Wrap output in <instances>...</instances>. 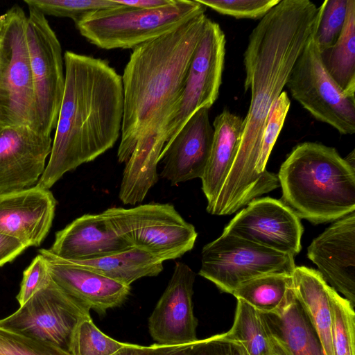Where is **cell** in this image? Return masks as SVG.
Returning a JSON list of instances; mask_svg holds the SVG:
<instances>
[{
	"instance_id": "obj_1",
	"label": "cell",
	"mask_w": 355,
	"mask_h": 355,
	"mask_svg": "<svg viewBox=\"0 0 355 355\" xmlns=\"http://www.w3.org/2000/svg\"><path fill=\"white\" fill-rule=\"evenodd\" d=\"M320 7L309 0H280L252 31L243 54L245 92L251 101L238 151L210 211L230 215L279 185L277 175L255 166L269 112L284 91L293 67L314 33Z\"/></svg>"
},
{
	"instance_id": "obj_2",
	"label": "cell",
	"mask_w": 355,
	"mask_h": 355,
	"mask_svg": "<svg viewBox=\"0 0 355 355\" xmlns=\"http://www.w3.org/2000/svg\"><path fill=\"white\" fill-rule=\"evenodd\" d=\"M65 85L50 158L35 185L49 189L62 175L94 160L121 137V76L101 58L66 51Z\"/></svg>"
},
{
	"instance_id": "obj_3",
	"label": "cell",
	"mask_w": 355,
	"mask_h": 355,
	"mask_svg": "<svg viewBox=\"0 0 355 355\" xmlns=\"http://www.w3.org/2000/svg\"><path fill=\"white\" fill-rule=\"evenodd\" d=\"M205 13L133 49L121 76L123 116L118 162L139 140L153 145L171 116L207 19Z\"/></svg>"
},
{
	"instance_id": "obj_4",
	"label": "cell",
	"mask_w": 355,
	"mask_h": 355,
	"mask_svg": "<svg viewBox=\"0 0 355 355\" xmlns=\"http://www.w3.org/2000/svg\"><path fill=\"white\" fill-rule=\"evenodd\" d=\"M283 201L300 218L319 224L355 210V168L318 142L297 145L277 175Z\"/></svg>"
},
{
	"instance_id": "obj_5",
	"label": "cell",
	"mask_w": 355,
	"mask_h": 355,
	"mask_svg": "<svg viewBox=\"0 0 355 355\" xmlns=\"http://www.w3.org/2000/svg\"><path fill=\"white\" fill-rule=\"evenodd\" d=\"M206 7L198 0H172L167 5L141 9L120 4L91 13L75 23L80 34L105 50L133 49L196 16Z\"/></svg>"
},
{
	"instance_id": "obj_6",
	"label": "cell",
	"mask_w": 355,
	"mask_h": 355,
	"mask_svg": "<svg viewBox=\"0 0 355 355\" xmlns=\"http://www.w3.org/2000/svg\"><path fill=\"white\" fill-rule=\"evenodd\" d=\"M102 214L132 247L162 261L191 250L198 233L169 203H148L132 208L111 207Z\"/></svg>"
},
{
	"instance_id": "obj_7",
	"label": "cell",
	"mask_w": 355,
	"mask_h": 355,
	"mask_svg": "<svg viewBox=\"0 0 355 355\" xmlns=\"http://www.w3.org/2000/svg\"><path fill=\"white\" fill-rule=\"evenodd\" d=\"M28 8L26 33L33 83L30 127L50 136L56 127L64 92V56L45 15Z\"/></svg>"
},
{
	"instance_id": "obj_8",
	"label": "cell",
	"mask_w": 355,
	"mask_h": 355,
	"mask_svg": "<svg viewBox=\"0 0 355 355\" xmlns=\"http://www.w3.org/2000/svg\"><path fill=\"white\" fill-rule=\"evenodd\" d=\"M27 17L14 5L0 16V123L31 125L33 83L26 40Z\"/></svg>"
},
{
	"instance_id": "obj_9",
	"label": "cell",
	"mask_w": 355,
	"mask_h": 355,
	"mask_svg": "<svg viewBox=\"0 0 355 355\" xmlns=\"http://www.w3.org/2000/svg\"><path fill=\"white\" fill-rule=\"evenodd\" d=\"M286 86L315 119L342 135L355 133V99L347 96L326 70L314 33L297 59Z\"/></svg>"
},
{
	"instance_id": "obj_10",
	"label": "cell",
	"mask_w": 355,
	"mask_h": 355,
	"mask_svg": "<svg viewBox=\"0 0 355 355\" xmlns=\"http://www.w3.org/2000/svg\"><path fill=\"white\" fill-rule=\"evenodd\" d=\"M294 256L227 234L206 244L198 274L222 292L232 294L243 282L271 274H292Z\"/></svg>"
},
{
	"instance_id": "obj_11",
	"label": "cell",
	"mask_w": 355,
	"mask_h": 355,
	"mask_svg": "<svg viewBox=\"0 0 355 355\" xmlns=\"http://www.w3.org/2000/svg\"><path fill=\"white\" fill-rule=\"evenodd\" d=\"M225 43V36L219 24L207 18L180 97L159 132L158 141L163 148L197 111L210 109L217 100L222 83Z\"/></svg>"
},
{
	"instance_id": "obj_12",
	"label": "cell",
	"mask_w": 355,
	"mask_h": 355,
	"mask_svg": "<svg viewBox=\"0 0 355 355\" xmlns=\"http://www.w3.org/2000/svg\"><path fill=\"white\" fill-rule=\"evenodd\" d=\"M89 311L51 279L17 311L0 320V327L69 352L76 326Z\"/></svg>"
},
{
	"instance_id": "obj_13",
	"label": "cell",
	"mask_w": 355,
	"mask_h": 355,
	"mask_svg": "<svg viewBox=\"0 0 355 355\" xmlns=\"http://www.w3.org/2000/svg\"><path fill=\"white\" fill-rule=\"evenodd\" d=\"M224 228L233 235L295 257L301 249L303 227L300 218L281 200L255 198Z\"/></svg>"
},
{
	"instance_id": "obj_14",
	"label": "cell",
	"mask_w": 355,
	"mask_h": 355,
	"mask_svg": "<svg viewBox=\"0 0 355 355\" xmlns=\"http://www.w3.org/2000/svg\"><path fill=\"white\" fill-rule=\"evenodd\" d=\"M51 135L28 125L0 123V193L33 187L42 175L52 146Z\"/></svg>"
},
{
	"instance_id": "obj_15",
	"label": "cell",
	"mask_w": 355,
	"mask_h": 355,
	"mask_svg": "<svg viewBox=\"0 0 355 355\" xmlns=\"http://www.w3.org/2000/svg\"><path fill=\"white\" fill-rule=\"evenodd\" d=\"M196 274L186 263L177 262L171 278L148 319V329L159 345L196 341L198 320L192 296Z\"/></svg>"
},
{
	"instance_id": "obj_16",
	"label": "cell",
	"mask_w": 355,
	"mask_h": 355,
	"mask_svg": "<svg viewBox=\"0 0 355 355\" xmlns=\"http://www.w3.org/2000/svg\"><path fill=\"white\" fill-rule=\"evenodd\" d=\"M307 257L325 282L355 306V213L338 219L313 240Z\"/></svg>"
},
{
	"instance_id": "obj_17",
	"label": "cell",
	"mask_w": 355,
	"mask_h": 355,
	"mask_svg": "<svg viewBox=\"0 0 355 355\" xmlns=\"http://www.w3.org/2000/svg\"><path fill=\"white\" fill-rule=\"evenodd\" d=\"M56 200L49 189L36 186L0 193V234L26 248L39 246L52 225Z\"/></svg>"
},
{
	"instance_id": "obj_18",
	"label": "cell",
	"mask_w": 355,
	"mask_h": 355,
	"mask_svg": "<svg viewBox=\"0 0 355 355\" xmlns=\"http://www.w3.org/2000/svg\"><path fill=\"white\" fill-rule=\"evenodd\" d=\"M209 110L197 111L164 146L159 157L163 164L160 176L171 185L202 178L214 137Z\"/></svg>"
},
{
	"instance_id": "obj_19",
	"label": "cell",
	"mask_w": 355,
	"mask_h": 355,
	"mask_svg": "<svg viewBox=\"0 0 355 355\" xmlns=\"http://www.w3.org/2000/svg\"><path fill=\"white\" fill-rule=\"evenodd\" d=\"M52 280L80 304L99 314L121 306L130 293V286L100 273L51 254L40 249Z\"/></svg>"
},
{
	"instance_id": "obj_20",
	"label": "cell",
	"mask_w": 355,
	"mask_h": 355,
	"mask_svg": "<svg viewBox=\"0 0 355 355\" xmlns=\"http://www.w3.org/2000/svg\"><path fill=\"white\" fill-rule=\"evenodd\" d=\"M130 248L100 213L84 214L57 232L48 250L63 260L78 261L98 259Z\"/></svg>"
},
{
	"instance_id": "obj_21",
	"label": "cell",
	"mask_w": 355,
	"mask_h": 355,
	"mask_svg": "<svg viewBox=\"0 0 355 355\" xmlns=\"http://www.w3.org/2000/svg\"><path fill=\"white\" fill-rule=\"evenodd\" d=\"M259 313L274 354L325 355L316 330L295 296L279 313Z\"/></svg>"
},
{
	"instance_id": "obj_22",
	"label": "cell",
	"mask_w": 355,
	"mask_h": 355,
	"mask_svg": "<svg viewBox=\"0 0 355 355\" xmlns=\"http://www.w3.org/2000/svg\"><path fill=\"white\" fill-rule=\"evenodd\" d=\"M243 119L227 110L216 116L210 155L200 178L207 207L216 198L236 157L243 132Z\"/></svg>"
},
{
	"instance_id": "obj_23",
	"label": "cell",
	"mask_w": 355,
	"mask_h": 355,
	"mask_svg": "<svg viewBox=\"0 0 355 355\" xmlns=\"http://www.w3.org/2000/svg\"><path fill=\"white\" fill-rule=\"evenodd\" d=\"M292 278L295 296L316 330L325 355H334L331 331V287L318 270L306 266H295Z\"/></svg>"
},
{
	"instance_id": "obj_24",
	"label": "cell",
	"mask_w": 355,
	"mask_h": 355,
	"mask_svg": "<svg viewBox=\"0 0 355 355\" xmlns=\"http://www.w3.org/2000/svg\"><path fill=\"white\" fill-rule=\"evenodd\" d=\"M71 262L130 286L140 278L157 276L164 269V261L135 247L98 259Z\"/></svg>"
},
{
	"instance_id": "obj_25",
	"label": "cell",
	"mask_w": 355,
	"mask_h": 355,
	"mask_svg": "<svg viewBox=\"0 0 355 355\" xmlns=\"http://www.w3.org/2000/svg\"><path fill=\"white\" fill-rule=\"evenodd\" d=\"M262 313H279L295 298L292 274L261 275L241 284L232 293Z\"/></svg>"
},
{
	"instance_id": "obj_26",
	"label": "cell",
	"mask_w": 355,
	"mask_h": 355,
	"mask_svg": "<svg viewBox=\"0 0 355 355\" xmlns=\"http://www.w3.org/2000/svg\"><path fill=\"white\" fill-rule=\"evenodd\" d=\"M323 64L345 94L355 99V1L348 0L346 19L340 36L320 53Z\"/></svg>"
},
{
	"instance_id": "obj_27",
	"label": "cell",
	"mask_w": 355,
	"mask_h": 355,
	"mask_svg": "<svg viewBox=\"0 0 355 355\" xmlns=\"http://www.w3.org/2000/svg\"><path fill=\"white\" fill-rule=\"evenodd\" d=\"M224 337L240 343L249 355H272V343L260 317L250 304L237 299L234 324Z\"/></svg>"
},
{
	"instance_id": "obj_28",
	"label": "cell",
	"mask_w": 355,
	"mask_h": 355,
	"mask_svg": "<svg viewBox=\"0 0 355 355\" xmlns=\"http://www.w3.org/2000/svg\"><path fill=\"white\" fill-rule=\"evenodd\" d=\"M138 352L139 355H249L240 343L223 334L179 345H139Z\"/></svg>"
},
{
	"instance_id": "obj_29",
	"label": "cell",
	"mask_w": 355,
	"mask_h": 355,
	"mask_svg": "<svg viewBox=\"0 0 355 355\" xmlns=\"http://www.w3.org/2000/svg\"><path fill=\"white\" fill-rule=\"evenodd\" d=\"M330 298L333 354L355 355L354 308L332 287Z\"/></svg>"
},
{
	"instance_id": "obj_30",
	"label": "cell",
	"mask_w": 355,
	"mask_h": 355,
	"mask_svg": "<svg viewBox=\"0 0 355 355\" xmlns=\"http://www.w3.org/2000/svg\"><path fill=\"white\" fill-rule=\"evenodd\" d=\"M128 345L105 335L88 315L76 326L69 352L72 355H113Z\"/></svg>"
},
{
	"instance_id": "obj_31",
	"label": "cell",
	"mask_w": 355,
	"mask_h": 355,
	"mask_svg": "<svg viewBox=\"0 0 355 355\" xmlns=\"http://www.w3.org/2000/svg\"><path fill=\"white\" fill-rule=\"evenodd\" d=\"M24 2L44 15L70 18L74 23L96 11L120 5L114 0H25Z\"/></svg>"
},
{
	"instance_id": "obj_32",
	"label": "cell",
	"mask_w": 355,
	"mask_h": 355,
	"mask_svg": "<svg viewBox=\"0 0 355 355\" xmlns=\"http://www.w3.org/2000/svg\"><path fill=\"white\" fill-rule=\"evenodd\" d=\"M348 0H326L319 6L320 15L314 38L320 53L331 47L344 26Z\"/></svg>"
},
{
	"instance_id": "obj_33",
	"label": "cell",
	"mask_w": 355,
	"mask_h": 355,
	"mask_svg": "<svg viewBox=\"0 0 355 355\" xmlns=\"http://www.w3.org/2000/svg\"><path fill=\"white\" fill-rule=\"evenodd\" d=\"M290 105L288 94L283 91L269 112L263 133L259 157L255 166L258 174L263 175L269 172L266 169L267 162L283 128Z\"/></svg>"
},
{
	"instance_id": "obj_34",
	"label": "cell",
	"mask_w": 355,
	"mask_h": 355,
	"mask_svg": "<svg viewBox=\"0 0 355 355\" xmlns=\"http://www.w3.org/2000/svg\"><path fill=\"white\" fill-rule=\"evenodd\" d=\"M0 355H72L52 344L0 327Z\"/></svg>"
},
{
	"instance_id": "obj_35",
	"label": "cell",
	"mask_w": 355,
	"mask_h": 355,
	"mask_svg": "<svg viewBox=\"0 0 355 355\" xmlns=\"http://www.w3.org/2000/svg\"><path fill=\"white\" fill-rule=\"evenodd\" d=\"M206 8L236 19H261L280 0H198Z\"/></svg>"
},
{
	"instance_id": "obj_36",
	"label": "cell",
	"mask_w": 355,
	"mask_h": 355,
	"mask_svg": "<svg viewBox=\"0 0 355 355\" xmlns=\"http://www.w3.org/2000/svg\"><path fill=\"white\" fill-rule=\"evenodd\" d=\"M51 280L46 261L39 254L24 272L20 290L16 297L20 306L38 291L45 287Z\"/></svg>"
},
{
	"instance_id": "obj_37",
	"label": "cell",
	"mask_w": 355,
	"mask_h": 355,
	"mask_svg": "<svg viewBox=\"0 0 355 355\" xmlns=\"http://www.w3.org/2000/svg\"><path fill=\"white\" fill-rule=\"evenodd\" d=\"M26 248L18 239L0 234V266L12 261Z\"/></svg>"
},
{
	"instance_id": "obj_38",
	"label": "cell",
	"mask_w": 355,
	"mask_h": 355,
	"mask_svg": "<svg viewBox=\"0 0 355 355\" xmlns=\"http://www.w3.org/2000/svg\"><path fill=\"white\" fill-rule=\"evenodd\" d=\"M116 3L141 9H152L167 5L172 0H114Z\"/></svg>"
},
{
	"instance_id": "obj_39",
	"label": "cell",
	"mask_w": 355,
	"mask_h": 355,
	"mask_svg": "<svg viewBox=\"0 0 355 355\" xmlns=\"http://www.w3.org/2000/svg\"><path fill=\"white\" fill-rule=\"evenodd\" d=\"M138 347V345L128 343L126 347L119 350L113 355H139Z\"/></svg>"
},
{
	"instance_id": "obj_40",
	"label": "cell",
	"mask_w": 355,
	"mask_h": 355,
	"mask_svg": "<svg viewBox=\"0 0 355 355\" xmlns=\"http://www.w3.org/2000/svg\"><path fill=\"white\" fill-rule=\"evenodd\" d=\"M345 159L351 166L354 168V150H352V152L348 155L347 157L345 158Z\"/></svg>"
},
{
	"instance_id": "obj_41",
	"label": "cell",
	"mask_w": 355,
	"mask_h": 355,
	"mask_svg": "<svg viewBox=\"0 0 355 355\" xmlns=\"http://www.w3.org/2000/svg\"><path fill=\"white\" fill-rule=\"evenodd\" d=\"M272 355H278V354H272Z\"/></svg>"
}]
</instances>
